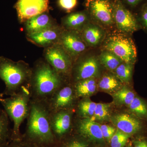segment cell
Masks as SVG:
<instances>
[{"instance_id":"f1b7e54d","label":"cell","mask_w":147,"mask_h":147,"mask_svg":"<svg viewBox=\"0 0 147 147\" xmlns=\"http://www.w3.org/2000/svg\"><path fill=\"white\" fill-rule=\"evenodd\" d=\"M137 20L141 28L147 32V3L142 6Z\"/></svg>"},{"instance_id":"d4e9b609","label":"cell","mask_w":147,"mask_h":147,"mask_svg":"<svg viewBox=\"0 0 147 147\" xmlns=\"http://www.w3.org/2000/svg\"><path fill=\"white\" fill-rule=\"evenodd\" d=\"M113 96L118 103L127 105H129L135 97L134 92L126 87L121 88L115 92Z\"/></svg>"},{"instance_id":"9a60e30c","label":"cell","mask_w":147,"mask_h":147,"mask_svg":"<svg viewBox=\"0 0 147 147\" xmlns=\"http://www.w3.org/2000/svg\"><path fill=\"white\" fill-rule=\"evenodd\" d=\"M76 128L81 137L94 142L103 141L100 125L90 119L81 118L77 120Z\"/></svg>"},{"instance_id":"8d00e7d4","label":"cell","mask_w":147,"mask_h":147,"mask_svg":"<svg viewBox=\"0 0 147 147\" xmlns=\"http://www.w3.org/2000/svg\"><path fill=\"white\" fill-rule=\"evenodd\" d=\"M4 96V94H3V92L0 93V102H1V100H2V99L3 98Z\"/></svg>"},{"instance_id":"484cf974","label":"cell","mask_w":147,"mask_h":147,"mask_svg":"<svg viewBox=\"0 0 147 147\" xmlns=\"http://www.w3.org/2000/svg\"><path fill=\"white\" fill-rule=\"evenodd\" d=\"M134 64L123 62L115 69L116 77L123 83L130 82L132 77Z\"/></svg>"},{"instance_id":"4fadbf2b","label":"cell","mask_w":147,"mask_h":147,"mask_svg":"<svg viewBox=\"0 0 147 147\" xmlns=\"http://www.w3.org/2000/svg\"><path fill=\"white\" fill-rule=\"evenodd\" d=\"M64 30L55 25L41 31L27 34L29 41L41 47H47L59 43Z\"/></svg>"},{"instance_id":"30bf717a","label":"cell","mask_w":147,"mask_h":147,"mask_svg":"<svg viewBox=\"0 0 147 147\" xmlns=\"http://www.w3.org/2000/svg\"><path fill=\"white\" fill-rule=\"evenodd\" d=\"M59 43L71 59L78 57L86 49V44L79 32L76 31L64 30Z\"/></svg>"},{"instance_id":"74e56055","label":"cell","mask_w":147,"mask_h":147,"mask_svg":"<svg viewBox=\"0 0 147 147\" xmlns=\"http://www.w3.org/2000/svg\"><path fill=\"white\" fill-rule=\"evenodd\" d=\"M0 147H7L6 144L1 145V146H0Z\"/></svg>"},{"instance_id":"83f0119b","label":"cell","mask_w":147,"mask_h":147,"mask_svg":"<svg viewBox=\"0 0 147 147\" xmlns=\"http://www.w3.org/2000/svg\"><path fill=\"white\" fill-rule=\"evenodd\" d=\"M130 136V135L117 129L110 139L111 147H123L126 144Z\"/></svg>"},{"instance_id":"2e32d148","label":"cell","mask_w":147,"mask_h":147,"mask_svg":"<svg viewBox=\"0 0 147 147\" xmlns=\"http://www.w3.org/2000/svg\"><path fill=\"white\" fill-rule=\"evenodd\" d=\"M112 121L118 129L129 135L137 133L142 127L139 120L128 114L115 115L112 118Z\"/></svg>"},{"instance_id":"603a6c76","label":"cell","mask_w":147,"mask_h":147,"mask_svg":"<svg viewBox=\"0 0 147 147\" xmlns=\"http://www.w3.org/2000/svg\"><path fill=\"white\" fill-rule=\"evenodd\" d=\"M9 118L5 110L0 108V146L6 144L7 140L10 137Z\"/></svg>"},{"instance_id":"ffe728a7","label":"cell","mask_w":147,"mask_h":147,"mask_svg":"<svg viewBox=\"0 0 147 147\" xmlns=\"http://www.w3.org/2000/svg\"><path fill=\"white\" fill-rule=\"evenodd\" d=\"M96 85L95 80L92 78L75 82L74 88L77 98H85L94 93L96 90Z\"/></svg>"},{"instance_id":"3957f363","label":"cell","mask_w":147,"mask_h":147,"mask_svg":"<svg viewBox=\"0 0 147 147\" xmlns=\"http://www.w3.org/2000/svg\"><path fill=\"white\" fill-rule=\"evenodd\" d=\"M32 69L23 61H14L0 57V79L4 82V95L16 94L24 87H30Z\"/></svg>"},{"instance_id":"6da1fadb","label":"cell","mask_w":147,"mask_h":147,"mask_svg":"<svg viewBox=\"0 0 147 147\" xmlns=\"http://www.w3.org/2000/svg\"><path fill=\"white\" fill-rule=\"evenodd\" d=\"M26 134L32 142L41 145L55 143L51 129L50 112L45 102L31 99L27 117Z\"/></svg>"},{"instance_id":"52a82bcc","label":"cell","mask_w":147,"mask_h":147,"mask_svg":"<svg viewBox=\"0 0 147 147\" xmlns=\"http://www.w3.org/2000/svg\"><path fill=\"white\" fill-rule=\"evenodd\" d=\"M63 84L45 102L50 112L70 110L75 98H77L74 88Z\"/></svg>"},{"instance_id":"5bb4252c","label":"cell","mask_w":147,"mask_h":147,"mask_svg":"<svg viewBox=\"0 0 147 147\" xmlns=\"http://www.w3.org/2000/svg\"><path fill=\"white\" fill-rule=\"evenodd\" d=\"M99 72L98 61L94 56L81 60L74 69L75 82L84 79H92L98 76Z\"/></svg>"},{"instance_id":"d6a6232c","label":"cell","mask_w":147,"mask_h":147,"mask_svg":"<svg viewBox=\"0 0 147 147\" xmlns=\"http://www.w3.org/2000/svg\"><path fill=\"white\" fill-rule=\"evenodd\" d=\"M64 147H88V145L84 141L76 139L67 143Z\"/></svg>"},{"instance_id":"836d02e7","label":"cell","mask_w":147,"mask_h":147,"mask_svg":"<svg viewBox=\"0 0 147 147\" xmlns=\"http://www.w3.org/2000/svg\"><path fill=\"white\" fill-rule=\"evenodd\" d=\"M127 2L131 7H136L139 5L144 0H126Z\"/></svg>"},{"instance_id":"4316f807","label":"cell","mask_w":147,"mask_h":147,"mask_svg":"<svg viewBox=\"0 0 147 147\" xmlns=\"http://www.w3.org/2000/svg\"><path fill=\"white\" fill-rule=\"evenodd\" d=\"M131 112L139 117H147V105L139 98L135 97L129 105Z\"/></svg>"},{"instance_id":"1f68e13d","label":"cell","mask_w":147,"mask_h":147,"mask_svg":"<svg viewBox=\"0 0 147 147\" xmlns=\"http://www.w3.org/2000/svg\"><path fill=\"white\" fill-rule=\"evenodd\" d=\"M110 106L106 107L102 109L96 115L93 116L91 118V119L93 121L102 120L107 117L109 113V109Z\"/></svg>"},{"instance_id":"ba28073f","label":"cell","mask_w":147,"mask_h":147,"mask_svg":"<svg viewBox=\"0 0 147 147\" xmlns=\"http://www.w3.org/2000/svg\"><path fill=\"white\" fill-rule=\"evenodd\" d=\"M114 20L118 30L126 34L133 33L141 28L137 18L119 0L114 5Z\"/></svg>"},{"instance_id":"f546056e","label":"cell","mask_w":147,"mask_h":147,"mask_svg":"<svg viewBox=\"0 0 147 147\" xmlns=\"http://www.w3.org/2000/svg\"><path fill=\"white\" fill-rule=\"evenodd\" d=\"M77 0H58L59 6L65 11H70L76 7Z\"/></svg>"},{"instance_id":"5b68a950","label":"cell","mask_w":147,"mask_h":147,"mask_svg":"<svg viewBox=\"0 0 147 147\" xmlns=\"http://www.w3.org/2000/svg\"><path fill=\"white\" fill-rule=\"evenodd\" d=\"M104 50L113 53L123 62L134 64L137 59V50L133 40L126 34L111 35L103 44Z\"/></svg>"},{"instance_id":"7402d4cb","label":"cell","mask_w":147,"mask_h":147,"mask_svg":"<svg viewBox=\"0 0 147 147\" xmlns=\"http://www.w3.org/2000/svg\"><path fill=\"white\" fill-rule=\"evenodd\" d=\"M98 86L103 90L115 92L121 88V84L116 76L108 74L102 76L99 81Z\"/></svg>"},{"instance_id":"cb8c5ba5","label":"cell","mask_w":147,"mask_h":147,"mask_svg":"<svg viewBox=\"0 0 147 147\" xmlns=\"http://www.w3.org/2000/svg\"><path fill=\"white\" fill-rule=\"evenodd\" d=\"M97 103L90 100H81L77 104V113L81 118L90 119L94 114Z\"/></svg>"},{"instance_id":"44dd1931","label":"cell","mask_w":147,"mask_h":147,"mask_svg":"<svg viewBox=\"0 0 147 147\" xmlns=\"http://www.w3.org/2000/svg\"><path fill=\"white\" fill-rule=\"evenodd\" d=\"M99 60L102 65L110 70H115L123 62L113 53L106 50H103L100 53Z\"/></svg>"},{"instance_id":"277c9868","label":"cell","mask_w":147,"mask_h":147,"mask_svg":"<svg viewBox=\"0 0 147 147\" xmlns=\"http://www.w3.org/2000/svg\"><path fill=\"white\" fill-rule=\"evenodd\" d=\"M31 99L30 87H24L16 94L3 98L1 103L9 118L13 122L12 139H19L21 124L28 117Z\"/></svg>"},{"instance_id":"4dcf8cb0","label":"cell","mask_w":147,"mask_h":147,"mask_svg":"<svg viewBox=\"0 0 147 147\" xmlns=\"http://www.w3.org/2000/svg\"><path fill=\"white\" fill-rule=\"evenodd\" d=\"M100 128L103 138H105L108 142H110V139L115 132V129L113 127L106 125H100Z\"/></svg>"},{"instance_id":"8fae6325","label":"cell","mask_w":147,"mask_h":147,"mask_svg":"<svg viewBox=\"0 0 147 147\" xmlns=\"http://www.w3.org/2000/svg\"><path fill=\"white\" fill-rule=\"evenodd\" d=\"M89 8L94 18L100 24L106 26L115 24L114 5L108 0H92Z\"/></svg>"},{"instance_id":"7c38bea8","label":"cell","mask_w":147,"mask_h":147,"mask_svg":"<svg viewBox=\"0 0 147 147\" xmlns=\"http://www.w3.org/2000/svg\"><path fill=\"white\" fill-rule=\"evenodd\" d=\"M70 110L50 112L51 129L55 139L61 137L69 131L72 125V116Z\"/></svg>"},{"instance_id":"9c48e42d","label":"cell","mask_w":147,"mask_h":147,"mask_svg":"<svg viewBox=\"0 0 147 147\" xmlns=\"http://www.w3.org/2000/svg\"><path fill=\"white\" fill-rule=\"evenodd\" d=\"M14 7L18 20L24 23L34 16L48 12L49 0H18Z\"/></svg>"},{"instance_id":"7a4b0ae2","label":"cell","mask_w":147,"mask_h":147,"mask_svg":"<svg viewBox=\"0 0 147 147\" xmlns=\"http://www.w3.org/2000/svg\"><path fill=\"white\" fill-rule=\"evenodd\" d=\"M63 82V77L47 62L37 64L32 69L30 81L32 99L46 102Z\"/></svg>"},{"instance_id":"e575fe53","label":"cell","mask_w":147,"mask_h":147,"mask_svg":"<svg viewBox=\"0 0 147 147\" xmlns=\"http://www.w3.org/2000/svg\"><path fill=\"white\" fill-rule=\"evenodd\" d=\"M134 147H147V142L144 140L136 141L134 143Z\"/></svg>"},{"instance_id":"e0dca14e","label":"cell","mask_w":147,"mask_h":147,"mask_svg":"<svg viewBox=\"0 0 147 147\" xmlns=\"http://www.w3.org/2000/svg\"><path fill=\"white\" fill-rule=\"evenodd\" d=\"M54 20L47 12L30 18L25 22L27 34L41 31L56 25Z\"/></svg>"},{"instance_id":"d590c367","label":"cell","mask_w":147,"mask_h":147,"mask_svg":"<svg viewBox=\"0 0 147 147\" xmlns=\"http://www.w3.org/2000/svg\"><path fill=\"white\" fill-rule=\"evenodd\" d=\"M13 144L9 146L8 147H22L21 146H19L18 144Z\"/></svg>"},{"instance_id":"d6986e66","label":"cell","mask_w":147,"mask_h":147,"mask_svg":"<svg viewBox=\"0 0 147 147\" xmlns=\"http://www.w3.org/2000/svg\"><path fill=\"white\" fill-rule=\"evenodd\" d=\"M88 18L86 12L79 11L68 14L62 19L64 27L69 30L80 32L88 22Z\"/></svg>"},{"instance_id":"ac0fdd59","label":"cell","mask_w":147,"mask_h":147,"mask_svg":"<svg viewBox=\"0 0 147 147\" xmlns=\"http://www.w3.org/2000/svg\"><path fill=\"white\" fill-rule=\"evenodd\" d=\"M80 32L84 42L92 47L99 45L105 36L104 31L100 27L89 23L85 25Z\"/></svg>"},{"instance_id":"8992f818","label":"cell","mask_w":147,"mask_h":147,"mask_svg":"<svg viewBox=\"0 0 147 147\" xmlns=\"http://www.w3.org/2000/svg\"><path fill=\"white\" fill-rule=\"evenodd\" d=\"M44 56L46 62L63 77L71 72V58L59 43L46 47Z\"/></svg>"}]
</instances>
